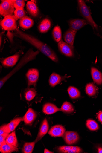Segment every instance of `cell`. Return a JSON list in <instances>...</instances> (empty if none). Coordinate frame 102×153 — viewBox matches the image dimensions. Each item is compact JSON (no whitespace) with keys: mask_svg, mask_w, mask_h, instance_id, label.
I'll list each match as a JSON object with an SVG mask.
<instances>
[{"mask_svg":"<svg viewBox=\"0 0 102 153\" xmlns=\"http://www.w3.org/2000/svg\"><path fill=\"white\" fill-rule=\"evenodd\" d=\"M16 35L26 41L53 61L57 62L59 59L55 52L47 45L33 36L26 34L18 28L16 30Z\"/></svg>","mask_w":102,"mask_h":153,"instance_id":"cell-1","label":"cell"},{"mask_svg":"<svg viewBox=\"0 0 102 153\" xmlns=\"http://www.w3.org/2000/svg\"><path fill=\"white\" fill-rule=\"evenodd\" d=\"M78 10L80 15L92 26L95 34L102 38V27L98 26L95 22L91 16L90 7L82 0L77 1Z\"/></svg>","mask_w":102,"mask_h":153,"instance_id":"cell-2","label":"cell"},{"mask_svg":"<svg viewBox=\"0 0 102 153\" xmlns=\"http://www.w3.org/2000/svg\"><path fill=\"white\" fill-rule=\"evenodd\" d=\"M17 20L14 15L5 16L1 22L3 29L8 31L16 30L17 28Z\"/></svg>","mask_w":102,"mask_h":153,"instance_id":"cell-3","label":"cell"},{"mask_svg":"<svg viewBox=\"0 0 102 153\" xmlns=\"http://www.w3.org/2000/svg\"><path fill=\"white\" fill-rule=\"evenodd\" d=\"M15 9L12 0L2 1L0 5V14L4 17L8 15H13Z\"/></svg>","mask_w":102,"mask_h":153,"instance_id":"cell-4","label":"cell"},{"mask_svg":"<svg viewBox=\"0 0 102 153\" xmlns=\"http://www.w3.org/2000/svg\"><path fill=\"white\" fill-rule=\"evenodd\" d=\"M23 121V118L18 117L14 119L8 124H5L1 127L0 135L5 133H9L15 130L20 123Z\"/></svg>","mask_w":102,"mask_h":153,"instance_id":"cell-5","label":"cell"},{"mask_svg":"<svg viewBox=\"0 0 102 153\" xmlns=\"http://www.w3.org/2000/svg\"><path fill=\"white\" fill-rule=\"evenodd\" d=\"M26 75L28 86L33 85L35 87L39 76V72L38 69L34 68L29 69Z\"/></svg>","mask_w":102,"mask_h":153,"instance_id":"cell-6","label":"cell"},{"mask_svg":"<svg viewBox=\"0 0 102 153\" xmlns=\"http://www.w3.org/2000/svg\"><path fill=\"white\" fill-rule=\"evenodd\" d=\"M58 46L60 51L65 56L70 58L74 56L73 46L69 45L62 40L58 43Z\"/></svg>","mask_w":102,"mask_h":153,"instance_id":"cell-7","label":"cell"},{"mask_svg":"<svg viewBox=\"0 0 102 153\" xmlns=\"http://www.w3.org/2000/svg\"><path fill=\"white\" fill-rule=\"evenodd\" d=\"M70 28L77 31L86 25L89 24L84 19H73L68 21Z\"/></svg>","mask_w":102,"mask_h":153,"instance_id":"cell-8","label":"cell"},{"mask_svg":"<svg viewBox=\"0 0 102 153\" xmlns=\"http://www.w3.org/2000/svg\"><path fill=\"white\" fill-rule=\"evenodd\" d=\"M63 137L66 143L68 145L75 144L79 140L78 134L74 131H66Z\"/></svg>","mask_w":102,"mask_h":153,"instance_id":"cell-9","label":"cell"},{"mask_svg":"<svg viewBox=\"0 0 102 153\" xmlns=\"http://www.w3.org/2000/svg\"><path fill=\"white\" fill-rule=\"evenodd\" d=\"M20 54L16 53L8 57L1 59V62L3 65L5 67H12L15 65L18 61Z\"/></svg>","mask_w":102,"mask_h":153,"instance_id":"cell-10","label":"cell"},{"mask_svg":"<svg viewBox=\"0 0 102 153\" xmlns=\"http://www.w3.org/2000/svg\"><path fill=\"white\" fill-rule=\"evenodd\" d=\"M68 77L66 75L62 76L55 73H53L50 76L49 79V85L51 87H54L60 84L61 82L64 80Z\"/></svg>","mask_w":102,"mask_h":153,"instance_id":"cell-11","label":"cell"},{"mask_svg":"<svg viewBox=\"0 0 102 153\" xmlns=\"http://www.w3.org/2000/svg\"><path fill=\"white\" fill-rule=\"evenodd\" d=\"M49 128L48 122L45 119L42 122L35 142L36 143L39 141L41 139L48 133Z\"/></svg>","mask_w":102,"mask_h":153,"instance_id":"cell-12","label":"cell"},{"mask_svg":"<svg viewBox=\"0 0 102 153\" xmlns=\"http://www.w3.org/2000/svg\"><path fill=\"white\" fill-rule=\"evenodd\" d=\"M77 32V31L70 28L65 33L63 38L66 43L71 46H73Z\"/></svg>","mask_w":102,"mask_h":153,"instance_id":"cell-13","label":"cell"},{"mask_svg":"<svg viewBox=\"0 0 102 153\" xmlns=\"http://www.w3.org/2000/svg\"><path fill=\"white\" fill-rule=\"evenodd\" d=\"M66 131V129L61 125H57L53 127L48 132L49 134L54 137L63 136Z\"/></svg>","mask_w":102,"mask_h":153,"instance_id":"cell-14","label":"cell"},{"mask_svg":"<svg viewBox=\"0 0 102 153\" xmlns=\"http://www.w3.org/2000/svg\"><path fill=\"white\" fill-rule=\"evenodd\" d=\"M37 114L35 111L32 108H29L23 117V120L26 125L31 124L36 119Z\"/></svg>","mask_w":102,"mask_h":153,"instance_id":"cell-15","label":"cell"},{"mask_svg":"<svg viewBox=\"0 0 102 153\" xmlns=\"http://www.w3.org/2000/svg\"><path fill=\"white\" fill-rule=\"evenodd\" d=\"M59 151L63 153H80L82 152V150L78 146H63L58 148Z\"/></svg>","mask_w":102,"mask_h":153,"instance_id":"cell-16","label":"cell"},{"mask_svg":"<svg viewBox=\"0 0 102 153\" xmlns=\"http://www.w3.org/2000/svg\"><path fill=\"white\" fill-rule=\"evenodd\" d=\"M19 23L22 28L27 30L31 28L33 26L34 22L32 19L26 16L20 19Z\"/></svg>","mask_w":102,"mask_h":153,"instance_id":"cell-17","label":"cell"},{"mask_svg":"<svg viewBox=\"0 0 102 153\" xmlns=\"http://www.w3.org/2000/svg\"><path fill=\"white\" fill-rule=\"evenodd\" d=\"M27 11L34 17H37L39 13L38 8L36 4L32 1H28L26 5Z\"/></svg>","mask_w":102,"mask_h":153,"instance_id":"cell-18","label":"cell"},{"mask_svg":"<svg viewBox=\"0 0 102 153\" xmlns=\"http://www.w3.org/2000/svg\"><path fill=\"white\" fill-rule=\"evenodd\" d=\"M42 111L45 114L51 115L56 113L58 111H61V109L58 108L54 104L47 103L44 105Z\"/></svg>","mask_w":102,"mask_h":153,"instance_id":"cell-19","label":"cell"},{"mask_svg":"<svg viewBox=\"0 0 102 153\" xmlns=\"http://www.w3.org/2000/svg\"><path fill=\"white\" fill-rule=\"evenodd\" d=\"M51 25V20L48 18H46L41 22L38 27V29L40 33H45L49 30Z\"/></svg>","mask_w":102,"mask_h":153,"instance_id":"cell-20","label":"cell"},{"mask_svg":"<svg viewBox=\"0 0 102 153\" xmlns=\"http://www.w3.org/2000/svg\"><path fill=\"white\" fill-rule=\"evenodd\" d=\"M37 95L36 91L34 88H28L25 90L24 97L25 100L28 102L33 101Z\"/></svg>","mask_w":102,"mask_h":153,"instance_id":"cell-21","label":"cell"},{"mask_svg":"<svg viewBox=\"0 0 102 153\" xmlns=\"http://www.w3.org/2000/svg\"><path fill=\"white\" fill-rule=\"evenodd\" d=\"M91 74L94 82L98 85L102 83V74L98 69L93 67L91 68Z\"/></svg>","mask_w":102,"mask_h":153,"instance_id":"cell-22","label":"cell"},{"mask_svg":"<svg viewBox=\"0 0 102 153\" xmlns=\"http://www.w3.org/2000/svg\"><path fill=\"white\" fill-rule=\"evenodd\" d=\"M6 143L7 144L17 147H18V141L15 131L9 134L6 139Z\"/></svg>","mask_w":102,"mask_h":153,"instance_id":"cell-23","label":"cell"},{"mask_svg":"<svg viewBox=\"0 0 102 153\" xmlns=\"http://www.w3.org/2000/svg\"><path fill=\"white\" fill-rule=\"evenodd\" d=\"M17 147L7 144L6 143L0 146V151L3 153H11L14 152L18 151Z\"/></svg>","mask_w":102,"mask_h":153,"instance_id":"cell-24","label":"cell"},{"mask_svg":"<svg viewBox=\"0 0 102 153\" xmlns=\"http://www.w3.org/2000/svg\"><path fill=\"white\" fill-rule=\"evenodd\" d=\"M52 34L54 40L57 42L59 43L62 41V32L59 26L57 25L54 27Z\"/></svg>","mask_w":102,"mask_h":153,"instance_id":"cell-25","label":"cell"},{"mask_svg":"<svg viewBox=\"0 0 102 153\" xmlns=\"http://www.w3.org/2000/svg\"><path fill=\"white\" fill-rule=\"evenodd\" d=\"M85 90L86 94L89 96H93L97 93L98 88L93 83H90L86 86Z\"/></svg>","mask_w":102,"mask_h":153,"instance_id":"cell-26","label":"cell"},{"mask_svg":"<svg viewBox=\"0 0 102 153\" xmlns=\"http://www.w3.org/2000/svg\"><path fill=\"white\" fill-rule=\"evenodd\" d=\"M60 109L62 112L68 114L73 113L74 111L73 106L71 103L67 102H66L63 104Z\"/></svg>","mask_w":102,"mask_h":153,"instance_id":"cell-27","label":"cell"},{"mask_svg":"<svg viewBox=\"0 0 102 153\" xmlns=\"http://www.w3.org/2000/svg\"><path fill=\"white\" fill-rule=\"evenodd\" d=\"M68 91L70 98L71 99H78L80 96V93L79 91L74 87H69L68 89Z\"/></svg>","mask_w":102,"mask_h":153,"instance_id":"cell-28","label":"cell"},{"mask_svg":"<svg viewBox=\"0 0 102 153\" xmlns=\"http://www.w3.org/2000/svg\"><path fill=\"white\" fill-rule=\"evenodd\" d=\"M86 125L87 128L91 131H96L99 128L97 123L92 119L87 120L86 122Z\"/></svg>","mask_w":102,"mask_h":153,"instance_id":"cell-29","label":"cell"},{"mask_svg":"<svg viewBox=\"0 0 102 153\" xmlns=\"http://www.w3.org/2000/svg\"><path fill=\"white\" fill-rule=\"evenodd\" d=\"M36 142L26 143L23 146L22 151L24 153H31L33 152Z\"/></svg>","mask_w":102,"mask_h":153,"instance_id":"cell-30","label":"cell"},{"mask_svg":"<svg viewBox=\"0 0 102 153\" xmlns=\"http://www.w3.org/2000/svg\"><path fill=\"white\" fill-rule=\"evenodd\" d=\"M14 15L17 20H20L26 16V12L24 8H17L14 11Z\"/></svg>","mask_w":102,"mask_h":153,"instance_id":"cell-31","label":"cell"},{"mask_svg":"<svg viewBox=\"0 0 102 153\" xmlns=\"http://www.w3.org/2000/svg\"><path fill=\"white\" fill-rule=\"evenodd\" d=\"M13 5L16 9L24 8L25 6V3L23 0H13Z\"/></svg>","mask_w":102,"mask_h":153,"instance_id":"cell-32","label":"cell"},{"mask_svg":"<svg viewBox=\"0 0 102 153\" xmlns=\"http://www.w3.org/2000/svg\"><path fill=\"white\" fill-rule=\"evenodd\" d=\"M9 135V133H5L0 135V146L6 143V139Z\"/></svg>","mask_w":102,"mask_h":153,"instance_id":"cell-33","label":"cell"},{"mask_svg":"<svg viewBox=\"0 0 102 153\" xmlns=\"http://www.w3.org/2000/svg\"><path fill=\"white\" fill-rule=\"evenodd\" d=\"M97 116L99 121L102 123V111H99Z\"/></svg>","mask_w":102,"mask_h":153,"instance_id":"cell-34","label":"cell"},{"mask_svg":"<svg viewBox=\"0 0 102 153\" xmlns=\"http://www.w3.org/2000/svg\"><path fill=\"white\" fill-rule=\"evenodd\" d=\"M97 149L98 150V153H102V146H98L97 147Z\"/></svg>","mask_w":102,"mask_h":153,"instance_id":"cell-35","label":"cell"},{"mask_svg":"<svg viewBox=\"0 0 102 153\" xmlns=\"http://www.w3.org/2000/svg\"><path fill=\"white\" fill-rule=\"evenodd\" d=\"M45 153H53L54 152L49 151L47 149H45L44 151Z\"/></svg>","mask_w":102,"mask_h":153,"instance_id":"cell-36","label":"cell"}]
</instances>
